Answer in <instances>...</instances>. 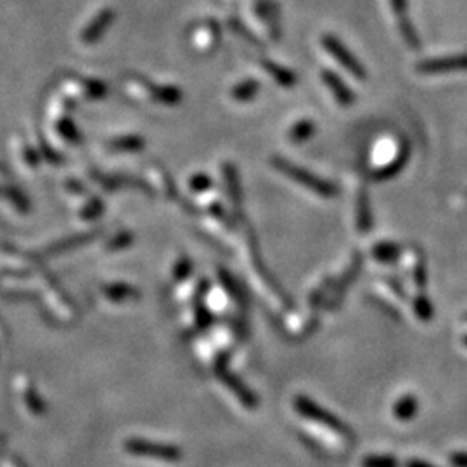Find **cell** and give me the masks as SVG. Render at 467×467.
Listing matches in <instances>:
<instances>
[{
  "instance_id": "obj_1",
  "label": "cell",
  "mask_w": 467,
  "mask_h": 467,
  "mask_svg": "<svg viewBox=\"0 0 467 467\" xmlns=\"http://www.w3.org/2000/svg\"><path fill=\"white\" fill-rule=\"evenodd\" d=\"M272 165L277 172H280L287 178L297 182L301 187L310 190V192L322 196L324 199H332V197H336L339 194V187L334 182H331V180L324 178L320 175H315L310 170L294 165V163L287 161V159L275 156V158H272Z\"/></svg>"
},
{
  "instance_id": "obj_2",
  "label": "cell",
  "mask_w": 467,
  "mask_h": 467,
  "mask_svg": "<svg viewBox=\"0 0 467 467\" xmlns=\"http://www.w3.org/2000/svg\"><path fill=\"white\" fill-rule=\"evenodd\" d=\"M294 408H296L297 414L303 415V417L310 419V421H313V422H318V424L332 429V431L338 432V434L349 436L348 425L342 424V422L339 421V417H336L334 414L325 410L324 407L315 403L313 400H310V398L304 396V394H300V396L294 398Z\"/></svg>"
},
{
  "instance_id": "obj_3",
  "label": "cell",
  "mask_w": 467,
  "mask_h": 467,
  "mask_svg": "<svg viewBox=\"0 0 467 467\" xmlns=\"http://www.w3.org/2000/svg\"><path fill=\"white\" fill-rule=\"evenodd\" d=\"M322 45H324L325 51H327L329 54H331L332 57H334L336 61H338L339 64L346 69V71L351 73L355 78H358V80L367 78L365 66L360 62V59L355 57V54H353V52L349 51V48L346 47V45L342 44L339 38L332 37V35H325V37L322 38Z\"/></svg>"
},
{
  "instance_id": "obj_4",
  "label": "cell",
  "mask_w": 467,
  "mask_h": 467,
  "mask_svg": "<svg viewBox=\"0 0 467 467\" xmlns=\"http://www.w3.org/2000/svg\"><path fill=\"white\" fill-rule=\"evenodd\" d=\"M415 68L422 75H443V73L464 71V69H467V54H453L445 55V57L425 59V61L419 62Z\"/></svg>"
},
{
  "instance_id": "obj_5",
  "label": "cell",
  "mask_w": 467,
  "mask_h": 467,
  "mask_svg": "<svg viewBox=\"0 0 467 467\" xmlns=\"http://www.w3.org/2000/svg\"><path fill=\"white\" fill-rule=\"evenodd\" d=\"M322 82L325 83V86L329 89V92L334 95V99L338 100L341 106L349 107L355 104V93L345 83V80L339 75H336L331 69H322Z\"/></svg>"
},
{
  "instance_id": "obj_6",
  "label": "cell",
  "mask_w": 467,
  "mask_h": 467,
  "mask_svg": "<svg viewBox=\"0 0 467 467\" xmlns=\"http://www.w3.org/2000/svg\"><path fill=\"white\" fill-rule=\"evenodd\" d=\"M408 159H410V145H408L407 142H403V144H401V147H400V151H398L396 158H394L393 161L387 163V165L381 166V168L376 170V172H372L370 178H372L374 182H386V180L394 178L398 173L403 172V168L407 166Z\"/></svg>"
},
{
  "instance_id": "obj_7",
  "label": "cell",
  "mask_w": 467,
  "mask_h": 467,
  "mask_svg": "<svg viewBox=\"0 0 467 467\" xmlns=\"http://www.w3.org/2000/svg\"><path fill=\"white\" fill-rule=\"evenodd\" d=\"M218 377H220V379L223 381L228 387H230L232 393H234L235 396L242 401L244 407H248V408L256 407L258 400H256L255 394L251 393V390H248V387L244 386V383H242L237 376H234V374H232L230 370L225 367V363H221V369H218Z\"/></svg>"
},
{
  "instance_id": "obj_8",
  "label": "cell",
  "mask_w": 467,
  "mask_h": 467,
  "mask_svg": "<svg viewBox=\"0 0 467 467\" xmlns=\"http://www.w3.org/2000/svg\"><path fill=\"white\" fill-rule=\"evenodd\" d=\"M223 176H225V182H227L228 197H230V203L235 210L234 213H241L242 211V187H241V176H239L237 166L230 165V163H225Z\"/></svg>"
},
{
  "instance_id": "obj_9",
  "label": "cell",
  "mask_w": 467,
  "mask_h": 467,
  "mask_svg": "<svg viewBox=\"0 0 467 467\" xmlns=\"http://www.w3.org/2000/svg\"><path fill=\"white\" fill-rule=\"evenodd\" d=\"M374 227L372 208H370V197L365 189L358 190L356 196V230L367 234Z\"/></svg>"
},
{
  "instance_id": "obj_10",
  "label": "cell",
  "mask_w": 467,
  "mask_h": 467,
  "mask_svg": "<svg viewBox=\"0 0 467 467\" xmlns=\"http://www.w3.org/2000/svg\"><path fill=\"white\" fill-rule=\"evenodd\" d=\"M262 66L265 68V71L268 73L270 78L273 80V82L279 83L280 86H284V89H293L294 85H296L297 82V76L296 73L291 71L289 68H286V66H280L277 64V62L273 61H263Z\"/></svg>"
},
{
  "instance_id": "obj_11",
  "label": "cell",
  "mask_w": 467,
  "mask_h": 467,
  "mask_svg": "<svg viewBox=\"0 0 467 467\" xmlns=\"http://www.w3.org/2000/svg\"><path fill=\"white\" fill-rule=\"evenodd\" d=\"M360 270H362V256L356 255V256H355V259H353L351 266H349L348 273H346V275L342 277V279L339 280L338 284H336L334 293H332V303H331V304H338V303H341L342 296H345V291L348 289L349 286H351L353 280H355V277H356V273H358Z\"/></svg>"
},
{
  "instance_id": "obj_12",
  "label": "cell",
  "mask_w": 467,
  "mask_h": 467,
  "mask_svg": "<svg viewBox=\"0 0 467 467\" xmlns=\"http://www.w3.org/2000/svg\"><path fill=\"white\" fill-rule=\"evenodd\" d=\"M370 255H372V258L377 259L379 263H391L401 255V246L391 241L377 242L372 248V251H370Z\"/></svg>"
},
{
  "instance_id": "obj_13",
  "label": "cell",
  "mask_w": 467,
  "mask_h": 467,
  "mask_svg": "<svg viewBox=\"0 0 467 467\" xmlns=\"http://www.w3.org/2000/svg\"><path fill=\"white\" fill-rule=\"evenodd\" d=\"M315 131H317V127H315L313 121L300 120L291 127L287 137H289V140L294 142V144H304V142H308L313 137Z\"/></svg>"
},
{
  "instance_id": "obj_14",
  "label": "cell",
  "mask_w": 467,
  "mask_h": 467,
  "mask_svg": "<svg viewBox=\"0 0 467 467\" xmlns=\"http://www.w3.org/2000/svg\"><path fill=\"white\" fill-rule=\"evenodd\" d=\"M417 410H419L417 398L412 396V394H405V396H401L400 400L394 403L393 414L398 421H410V419L417 414Z\"/></svg>"
},
{
  "instance_id": "obj_15",
  "label": "cell",
  "mask_w": 467,
  "mask_h": 467,
  "mask_svg": "<svg viewBox=\"0 0 467 467\" xmlns=\"http://www.w3.org/2000/svg\"><path fill=\"white\" fill-rule=\"evenodd\" d=\"M259 92V83L256 80L249 78L244 82L237 83V85L232 89V97H234L237 102H249V100L255 99Z\"/></svg>"
},
{
  "instance_id": "obj_16",
  "label": "cell",
  "mask_w": 467,
  "mask_h": 467,
  "mask_svg": "<svg viewBox=\"0 0 467 467\" xmlns=\"http://www.w3.org/2000/svg\"><path fill=\"white\" fill-rule=\"evenodd\" d=\"M218 275H220L221 286H223V287H225V291H227V293L230 294L232 300H234L235 303L241 304V306H246L244 291H242V287L239 286L237 282H235L234 277H232L230 273H228L227 270H223V268H221L220 272H218Z\"/></svg>"
},
{
  "instance_id": "obj_17",
  "label": "cell",
  "mask_w": 467,
  "mask_h": 467,
  "mask_svg": "<svg viewBox=\"0 0 467 467\" xmlns=\"http://www.w3.org/2000/svg\"><path fill=\"white\" fill-rule=\"evenodd\" d=\"M414 311H415V315H417V317L424 322H429L432 318V315H434V308H432L431 300H429V297L422 293L419 294V296H415Z\"/></svg>"
},
{
  "instance_id": "obj_18",
  "label": "cell",
  "mask_w": 467,
  "mask_h": 467,
  "mask_svg": "<svg viewBox=\"0 0 467 467\" xmlns=\"http://www.w3.org/2000/svg\"><path fill=\"white\" fill-rule=\"evenodd\" d=\"M400 31H401V37H403L405 44H407L408 47L414 48V51L421 48V38H419L417 31H415V28L412 26V23L407 19V17L400 19Z\"/></svg>"
},
{
  "instance_id": "obj_19",
  "label": "cell",
  "mask_w": 467,
  "mask_h": 467,
  "mask_svg": "<svg viewBox=\"0 0 467 467\" xmlns=\"http://www.w3.org/2000/svg\"><path fill=\"white\" fill-rule=\"evenodd\" d=\"M396 460L390 455H369L363 460V467H396Z\"/></svg>"
},
{
  "instance_id": "obj_20",
  "label": "cell",
  "mask_w": 467,
  "mask_h": 467,
  "mask_svg": "<svg viewBox=\"0 0 467 467\" xmlns=\"http://www.w3.org/2000/svg\"><path fill=\"white\" fill-rule=\"evenodd\" d=\"M190 187H192L194 190H197V192H203V190H208L213 187V180H211L208 175L199 173V175H196L192 180H190Z\"/></svg>"
},
{
  "instance_id": "obj_21",
  "label": "cell",
  "mask_w": 467,
  "mask_h": 467,
  "mask_svg": "<svg viewBox=\"0 0 467 467\" xmlns=\"http://www.w3.org/2000/svg\"><path fill=\"white\" fill-rule=\"evenodd\" d=\"M414 282L419 289H424L425 284H428V270H425V265L422 262H419L414 268Z\"/></svg>"
},
{
  "instance_id": "obj_22",
  "label": "cell",
  "mask_w": 467,
  "mask_h": 467,
  "mask_svg": "<svg viewBox=\"0 0 467 467\" xmlns=\"http://www.w3.org/2000/svg\"><path fill=\"white\" fill-rule=\"evenodd\" d=\"M197 324H199V327H203V329L211 324V315H210V311L204 308L203 303L197 304Z\"/></svg>"
},
{
  "instance_id": "obj_23",
  "label": "cell",
  "mask_w": 467,
  "mask_h": 467,
  "mask_svg": "<svg viewBox=\"0 0 467 467\" xmlns=\"http://www.w3.org/2000/svg\"><path fill=\"white\" fill-rule=\"evenodd\" d=\"M391 7L396 12L398 19H403L407 17V7H408V0H391Z\"/></svg>"
},
{
  "instance_id": "obj_24",
  "label": "cell",
  "mask_w": 467,
  "mask_h": 467,
  "mask_svg": "<svg viewBox=\"0 0 467 467\" xmlns=\"http://www.w3.org/2000/svg\"><path fill=\"white\" fill-rule=\"evenodd\" d=\"M450 462L455 467H467V453L466 452L453 453V455L450 457Z\"/></svg>"
},
{
  "instance_id": "obj_25",
  "label": "cell",
  "mask_w": 467,
  "mask_h": 467,
  "mask_svg": "<svg viewBox=\"0 0 467 467\" xmlns=\"http://www.w3.org/2000/svg\"><path fill=\"white\" fill-rule=\"evenodd\" d=\"M211 213H213L214 217L220 218V220H227V217H225L223 213V208H221L220 204H211Z\"/></svg>"
},
{
  "instance_id": "obj_26",
  "label": "cell",
  "mask_w": 467,
  "mask_h": 467,
  "mask_svg": "<svg viewBox=\"0 0 467 467\" xmlns=\"http://www.w3.org/2000/svg\"><path fill=\"white\" fill-rule=\"evenodd\" d=\"M407 467H434V466H431V464L421 462V460H412V462H408Z\"/></svg>"
},
{
  "instance_id": "obj_27",
  "label": "cell",
  "mask_w": 467,
  "mask_h": 467,
  "mask_svg": "<svg viewBox=\"0 0 467 467\" xmlns=\"http://www.w3.org/2000/svg\"><path fill=\"white\" fill-rule=\"evenodd\" d=\"M189 266H190V265H189V263H187V262H185V263H182V265L178 266V273H180V277H185L187 273H189V270H190Z\"/></svg>"
},
{
  "instance_id": "obj_28",
  "label": "cell",
  "mask_w": 467,
  "mask_h": 467,
  "mask_svg": "<svg viewBox=\"0 0 467 467\" xmlns=\"http://www.w3.org/2000/svg\"><path fill=\"white\" fill-rule=\"evenodd\" d=\"M464 342H466V345H467V334H466V338H464Z\"/></svg>"
}]
</instances>
